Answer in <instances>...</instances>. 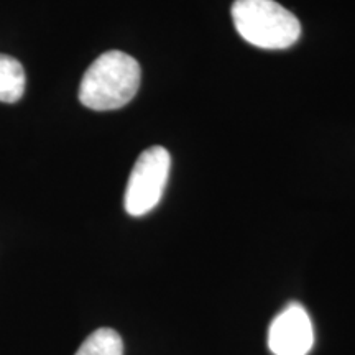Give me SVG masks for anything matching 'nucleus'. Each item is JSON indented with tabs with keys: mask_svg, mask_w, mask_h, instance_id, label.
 Returning <instances> with one entry per match:
<instances>
[{
	"mask_svg": "<svg viewBox=\"0 0 355 355\" xmlns=\"http://www.w3.org/2000/svg\"><path fill=\"white\" fill-rule=\"evenodd\" d=\"M141 69L135 58L123 51L101 55L84 73L79 101L92 110H115L127 105L140 87Z\"/></svg>",
	"mask_w": 355,
	"mask_h": 355,
	"instance_id": "nucleus-1",
	"label": "nucleus"
},
{
	"mask_svg": "<svg viewBox=\"0 0 355 355\" xmlns=\"http://www.w3.org/2000/svg\"><path fill=\"white\" fill-rule=\"evenodd\" d=\"M235 30L247 43L263 50H285L300 40V20L275 0H235Z\"/></svg>",
	"mask_w": 355,
	"mask_h": 355,
	"instance_id": "nucleus-2",
	"label": "nucleus"
},
{
	"mask_svg": "<svg viewBox=\"0 0 355 355\" xmlns=\"http://www.w3.org/2000/svg\"><path fill=\"white\" fill-rule=\"evenodd\" d=\"M170 168L171 157L163 146H152L140 155L132 168L123 198L127 214L140 217L157 207L166 188Z\"/></svg>",
	"mask_w": 355,
	"mask_h": 355,
	"instance_id": "nucleus-3",
	"label": "nucleus"
},
{
	"mask_svg": "<svg viewBox=\"0 0 355 355\" xmlns=\"http://www.w3.org/2000/svg\"><path fill=\"white\" fill-rule=\"evenodd\" d=\"M314 344L313 324L300 303H290L273 319L268 347L275 355H308Z\"/></svg>",
	"mask_w": 355,
	"mask_h": 355,
	"instance_id": "nucleus-4",
	"label": "nucleus"
},
{
	"mask_svg": "<svg viewBox=\"0 0 355 355\" xmlns=\"http://www.w3.org/2000/svg\"><path fill=\"white\" fill-rule=\"evenodd\" d=\"M25 87L26 76L20 61L8 55H0V102L13 104L20 101Z\"/></svg>",
	"mask_w": 355,
	"mask_h": 355,
	"instance_id": "nucleus-5",
	"label": "nucleus"
},
{
	"mask_svg": "<svg viewBox=\"0 0 355 355\" xmlns=\"http://www.w3.org/2000/svg\"><path fill=\"white\" fill-rule=\"evenodd\" d=\"M76 355H123L122 337L110 327H101L84 340Z\"/></svg>",
	"mask_w": 355,
	"mask_h": 355,
	"instance_id": "nucleus-6",
	"label": "nucleus"
}]
</instances>
